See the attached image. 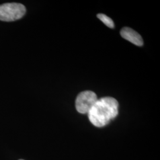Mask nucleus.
<instances>
[{
	"label": "nucleus",
	"mask_w": 160,
	"mask_h": 160,
	"mask_svg": "<svg viewBox=\"0 0 160 160\" xmlns=\"http://www.w3.org/2000/svg\"><path fill=\"white\" fill-rule=\"evenodd\" d=\"M119 103L113 97L98 99L88 113V119L94 126L101 128L109 124L118 114Z\"/></svg>",
	"instance_id": "obj_1"
},
{
	"label": "nucleus",
	"mask_w": 160,
	"mask_h": 160,
	"mask_svg": "<svg viewBox=\"0 0 160 160\" xmlns=\"http://www.w3.org/2000/svg\"><path fill=\"white\" fill-rule=\"evenodd\" d=\"M26 12L25 6L20 3H5L0 6V20L13 22L20 19Z\"/></svg>",
	"instance_id": "obj_2"
},
{
	"label": "nucleus",
	"mask_w": 160,
	"mask_h": 160,
	"mask_svg": "<svg viewBox=\"0 0 160 160\" xmlns=\"http://www.w3.org/2000/svg\"><path fill=\"white\" fill-rule=\"evenodd\" d=\"M97 100V95L94 92L92 91L81 92L76 98L75 108L80 113H88Z\"/></svg>",
	"instance_id": "obj_3"
},
{
	"label": "nucleus",
	"mask_w": 160,
	"mask_h": 160,
	"mask_svg": "<svg viewBox=\"0 0 160 160\" xmlns=\"http://www.w3.org/2000/svg\"><path fill=\"white\" fill-rule=\"evenodd\" d=\"M120 34L123 38L137 46H141L143 45V42L142 37L133 29L129 28H124L122 29Z\"/></svg>",
	"instance_id": "obj_4"
},
{
	"label": "nucleus",
	"mask_w": 160,
	"mask_h": 160,
	"mask_svg": "<svg viewBox=\"0 0 160 160\" xmlns=\"http://www.w3.org/2000/svg\"><path fill=\"white\" fill-rule=\"evenodd\" d=\"M97 17L108 27L110 28H114V24L113 21L110 17L103 14H98L97 15Z\"/></svg>",
	"instance_id": "obj_5"
},
{
	"label": "nucleus",
	"mask_w": 160,
	"mask_h": 160,
	"mask_svg": "<svg viewBox=\"0 0 160 160\" xmlns=\"http://www.w3.org/2000/svg\"></svg>",
	"instance_id": "obj_6"
}]
</instances>
